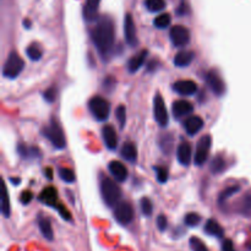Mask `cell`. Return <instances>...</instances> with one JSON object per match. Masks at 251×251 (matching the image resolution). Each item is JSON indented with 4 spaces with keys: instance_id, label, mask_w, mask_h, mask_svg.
I'll return each mask as SVG.
<instances>
[{
    "instance_id": "cell-7",
    "label": "cell",
    "mask_w": 251,
    "mask_h": 251,
    "mask_svg": "<svg viewBox=\"0 0 251 251\" xmlns=\"http://www.w3.org/2000/svg\"><path fill=\"white\" fill-rule=\"evenodd\" d=\"M211 145H212V140H211L210 135H205L201 137L198 142L195 152V164L196 166H202L207 159L208 154H210Z\"/></svg>"
},
{
    "instance_id": "cell-18",
    "label": "cell",
    "mask_w": 251,
    "mask_h": 251,
    "mask_svg": "<svg viewBox=\"0 0 251 251\" xmlns=\"http://www.w3.org/2000/svg\"><path fill=\"white\" fill-rule=\"evenodd\" d=\"M39 200L46 203L47 206H53L54 207L58 203V193H56L55 188L48 186V188L44 189L39 195Z\"/></svg>"
},
{
    "instance_id": "cell-14",
    "label": "cell",
    "mask_w": 251,
    "mask_h": 251,
    "mask_svg": "<svg viewBox=\"0 0 251 251\" xmlns=\"http://www.w3.org/2000/svg\"><path fill=\"white\" fill-rule=\"evenodd\" d=\"M109 168V172L112 173V176L117 179L119 183H123V181L126 180L127 178V169L122 162H118V161H112L108 166Z\"/></svg>"
},
{
    "instance_id": "cell-41",
    "label": "cell",
    "mask_w": 251,
    "mask_h": 251,
    "mask_svg": "<svg viewBox=\"0 0 251 251\" xmlns=\"http://www.w3.org/2000/svg\"><path fill=\"white\" fill-rule=\"evenodd\" d=\"M55 97H56L55 88H49V90H47L46 92H44V100H46L47 102H54Z\"/></svg>"
},
{
    "instance_id": "cell-6",
    "label": "cell",
    "mask_w": 251,
    "mask_h": 251,
    "mask_svg": "<svg viewBox=\"0 0 251 251\" xmlns=\"http://www.w3.org/2000/svg\"><path fill=\"white\" fill-rule=\"evenodd\" d=\"M114 217L120 225H130L131 221L134 220V208L126 201L119 202L114 208Z\"/></svg>"
},
{
    "instance_id": "cell-39",
    "label": "cell",
    "mask_w": 251,
    "mask_h": 251,
    "mask_svg": "<svg viewBox=\"0 0 251 251\" xmlns=\"http://www.w3.org/2000/svg\"><path fill=\"white\" fill-rule=\"evenodd\" d=\"M32 199H33V194H32L31 191H24V193L21 194V196H20V201H21L24 205H28L32 201Z\"/></svg>"
},
{
    "instance_id": "cell-11",
    "label": "cell",
    "mask_w": 251,
    "mask_h": 251,
    "mask_svg": "<svg viewBox=\"0 0 251 251\" xmlns=\"http://www.w3.org/2000/svg\"><path fill=\"white\" fill-rule=\"evenodd\" d=\"M124 34L126 43L129 46L135 47L137 44V37H136V28H135L134 20L130 14H126L124 20Z\"/></svg>"
},
{
    "instance_id": "cell-8",
    "label": "cell",
    "mask_w": 251,
    "mask_h": 251,
    "mask_svg": "<svg viewBox=\"0 0 251 251\" xmlns=\"http://www.w3.org/2000/svg\"><path fill=\"white\" fill-rule=\"evenodd\" d=\"M153 114L154 119H156V122L158 123L161 126H167V125H168V112H167L163 98H162V96L159 95V93H157L153 100Z\"/></svg>"
},
{
    "instance_id": "cell-28",
    "label": "cell",
    "mask_w": 251,
    "mask_h": 251,
    "mask_svg": "<svg viewBox=\"0 0 251 251\" xmlns=\"http://www.w3.org/2000/svg\"><path fill=\"white\" fill-rule=\"evenodd\" d=\"M146 7L151 12H158L166 7L164 0H146Z\"/></svg>"
},
{
    "instance_id": "cell-29",
    "label": "cell",
    "mask_w": 251,
    "mask_h": 251,
    "mask_svg": "<svg viewBox=\"0 0 251 251\" xmlns=\"http://www.w3.org/2000/svg\"><path fill=\"white\" fill-rule=\"evenodd\" d=\"M225 168H226V161L223 159L222 156H217L216 158H213L212 163H211V171H212V173L218 174L221 173V172L225 171Z\"/></svg>"
},
{
    "instance_id": "cell-43",
    "label": "cell",
    "mask_w": 251,
    "mask_h": 251,
    "mask_svg": "<svg viewBox=\"0 0 251 251\" xmlns=\"http://www.w3.org/2000/svg\"><path fill=\"white\" fill-rule=\"evenodd\" d=\"M46 174H47V176H46L47 178L50 179V180H51V179H53V176H51V174H53V172H51V169H47Z\"/></svg>"
},
{
    "instance_id": "cell-31",
    "label": "cell",
    "mask_w": 251,
    "mask_h": 251,
    "mask_svg": "<svg viewBox=\"0 0 251 251\" xmlns=\"http://www.w3.org/2000/svg\"><path fill=\"white\" fill-rule=\"evenodd\" d=\"M27 55H28V58L31 59V60H39V59L42 58L41 48H38L36 44H32V46H29L28 48H27Z\"/></svg>"
},
{
    "instance_id": "cell-24",
    "label": "cell",
    "mask_w": 251,
    "mask_h": 251,
    "mask_svg": "<svg viewBox=\"0 0 251 251\" xmlns=\"http://www.w3.org/2000/svg\"><path fill=\"white\" fill-rule=\"evenodd\" d=\"M205 232L207 233V234L212 235V237H217V238H222L223 234H225L223 228L218 225V222H216V221L213 220H208L207 222H206Z\"/></svg>"
},
{
    "instance_id": "cell-9",
    "label": "cell",
    "mask_w": 251,
    "mask_h": 251,
    "mask_svg": "<svg viewBox=\"0 0 251 251\" xmlns=\"http://www.w3.org/2000/svg\"><path fill=\"white\" fill-rule=\"evenodd\" d=\"M169 37H171L172 43L176 47H184L190 42V32L185 26H181V25L172 27Z\"/></svg>"
},
{
    "instance_id": "cell-13",
    "label": "cell",
    "mask_w": 251,
    "mask_h": 251,
    "mask_svg": "<svg viewBox=\"0 0 251 251\" xmlns=\"http://www.w3.org/2000/svg\"><path fill=\"white\" fill-rule=\"evenodd\" d=\"M103 140H104V144L107 146V149L109 150H115L118 146V136L117 131H115L114 127L112 125H105L102 130Z\"/></svg>"
},
{
    "instance_id": "cell-33",
    "label": "cell",
    "mask_w": 251,
    "mask_h": 251,
    "mask_svg": "<svg viewBox=\"0 0 251 251\" xmlns=\"http://www.w3.org/2000/svg\"><path fill=\"white\" fill-rule=\"evenodd\" d=\"M115 115H117V120H118V123H119L120 127H122V129H124L125 122H126V110H125L124 105H120V107H118L117 112H115Z\"/></svg>"
},
{
    "instance_id": "cell-37",
    "label": "cell",
    "mask_w": 251,
    "mask_h": 251,
    "mask_svg": "<svg viewBox=\"0 0 251 251\" xmlns=\"http://www.w3.org/2000/svg\"><path fill=\"white\" fill-rule=\"evenodd\" d=\"M54 207H55L56 210H58L59 215H60L61 217L64 218V220H66V221H70V220H71V215H70V212H69V211L66 210L65 207H64L63 203L58 202V203H56L55 206H54Z\"/></svg>"
},
{
    "instance_id": "cell-10",
    "label": "cell",
    "mask_w": 251,
    "mask_h": 251,
    "mask_svg": "<svg viewBox=\"0 0 251 251\" xmlns=\"http://www.w3.org/2000/svg\"><path fill=\"white\" fill-rule=\"evenodd\" d=\"M206 81H207V85L210 86V88L216 96L221 97L225 93V82H223V80L216 71H208L207 75H206Z\"/></svg>"
},
{
    "instance_id": "cell-23",
    "label": "cell",
    "mask_w": 251,
    "mask_h": 251,
    "mask_svg": "<svg viewBox=\"0 0 251 251\" xmlns=\"http://www.w3.org/2000/svg\"><path fill=\"white\" fill-rule=\"evenodd\" d=\"M38 227L46 239H53V228H51V223L48 218L43 217V216H38Z\"/></svg>"
},
{
    "instance_id": "cell-26",
    "label": "cell",
    "mask_w": 251,
    "mask_h": 251,
    "mask_svg": "<svg viewBox=\"0 0 251 251\" xmlns=\"http://www.w3.org/2000/svg\"><path fill=\"white\" fill-rule=\"evenodd\" d=\"M10 200L9 194H7V189L5 184H2V195H1V212L5 217L10 216Z\"/></svg>"
},
{
    "instance_id": "cell-2",
    "label": "cell",
    "mask_w": 251,
    "mask_h": 251,
    "mask_svg": "<svg viewBox=\"0 0 251 251\" xmlns=\"http://www.w3.org/2000/svg\"><path fill=\"white\" fill-rule=\"evenodd\" d=\"M100 194H102L105 205L109 207H114L119 203L122 190L114 180H112L110 178H103L100 181Z\"/></svg>"
},
{
    "instance_id": "cell-40",
    "label": "cell",
    "mask_w": 251,
    "mask_h": 251,
    "mask_svg": "<svg viewBox=\"0 0 251 251\" xmlns=\"http://www.w3.org/2000/svg\"><path fill=\"white\" fill-rule=\"evenodd\" d=\"M167 226H168L167 218L162 215L158 216V217H157V227H158V229L161 230V232H163V230L167 229Z\"/></svg>"
},
{
    "instance_id": "cell-20",
    "label": "cell",
    "mask_w": 251,
    "mask_h": 251,
    "mask_svg": "<svg viewBox=\"0 0 251 251\" xmlns=\"http://www.w3.org/2000/svg\"><path fill=\"white\" fill-rule=\"evenodd\" d=\"M178 161L180 162V164L188 167L191 162V146L188 142H183L180 146L178 147Z\"/></svg>"
},
{
    "instance_id": "cell-25",
    "label": "cell",
    "mask_w": 251,
    "mask_h": 251,
    "mask_svg": "<svg viewBox=\"0 0 251 251\" xmlns=\"http://www.w3.org/2000/svg\"><path fill=\"white\" fill-rule=\"evenodd\" d=\"M19 153L22 158L31 159V158H38V157H41L39 156L41 152H39L36 147H29V149H27V147H25L24 145L19 146Z\"/></svg>"
},
{
    "instance_id": "cell-15",
    "label": "cell",
    "mask_w": 251,
    "mask_h": 251,
    "mask_svg": "<svg viewBox=\"0 0 251 251\" xmlns=\"http://www.w3.org/2000/svg\"><path fill=\"white\" fill-rule=\"evenodd\" d=\"M173 114L176 118H181V117H185V115L190 114L191 112L194 110L193 104H191L189 100H176V102L173 103Z\"/></svg>"
},
{
    "instance_id": "cell-22",
    "label": "cell",
    "mask_w": 251,
    "mask_h": 251,
    "mask_svg": "<svg viewBox=\"0 0 251 251\" xmlns=\"http://www.w3.org/2000/svg\"><path fill=\"white\" fill-rule=\"evenodd\" d=\"M122 157L127 162L134 163L137 159V150L132 142H125L122 147Z\"/></svg>"
},
{
    "instance_id": "cell-12",
    "label": "cell",
    "mask_w": 251,
    "mask_h": 251,
    "mask_svg": "<svg viewBox=\"0 0 251 251\" xmlns=\"http://www.w3.org/2000/svg\"><path fill=\"white\" fill-rule=\"evenodd\" d=\"M173 88L176 92H178L181 96H191L195 95L198 91V85L191 80H181L176 81L173 85Z\"/></svg>"
},
{
    "instance_id": "cell-42",
    "label": "cell",
    "mask_w": 251,
    "mask_h": 251,
    "mask_svg": "<svg viewBox=\"0 0 251 251\" xmlns=\"http://www.w3.org/2000/svg\"><path fill=\"white\" fill-rule=\"evenodd\" d=\"M222 250H223V251H234V248H233V243H232V240L226 239L225 242H223Z\"/></svg>"
},
{
    "instance_id": "cell-27",
    "label": "cell",
    "mask_w": 251,
    "mask_h": 251,
    "mask_svg": "<svg viewBox=\"0 0 251 251\" xmlns=\"http://www.w3.org/2000/svg\"><path fill=\"white\" fill-rule=\"evenodd\" d=\"M171 21H172V17L169 14H162L159 15V16H157L156 19H154L153 24L154 26L157 27V28H167V27L171 25Z\"/></svg>"
},
{
    "instance_id": "cell-4",
    "label": "cell",
    "mask_w": 251,
    "mask_h": 251,
    "mask_svg": "<svg viewBox=\"0 0 251 251\" xmlns=\"http://www.w3.org/2000/svg\"><path fill=\"white\" fill-rule=\"evenodd\" d=\"M88 108H90L91 113L93 117L98 120V122H104L108 119L110 113V105L108 100H105L103 97L100 96H95L88 102Z\"/></svg>"
},
{
    "instance_id": "cell-30",
    "label": "cell",
    "mask_w": 251,
    "mask_h": 251,
    "mask_svg": "<svg viewBox=\"0 0 251 251\" xmlns=\"http://www.w3.org/2000/svg\"><path fill=\"white\" fill-rule=\"evenodd\" d=\"M59 176L65 183H74L75 181V173L69 168H60L59 169Z\"/></svg>"
},
{
    "instance_id": "cell-21",
    "label": "cell",
    "mask_w": 251,
    "mask_h": 251,
    "mask_svg": "<svg viewBox=\"0 0 251 251\" xmlns=\"http://www.w3.org/2000/svg\"><path fill=\"white\" fill-rule=\"evenodd\" d=\"M147 50H141L139 54L132 56L129 60V64H127V69H129L130 73H136L142 65H144L145 60L147 58Z\"/></svg>"
},
{
    "instance_id": "cell-1",
    "label": "cell",
    "mask_w": 251,
    "mask_h": 251,
    "mask_svg": "<svg viewBox=\"0 0 251 251\" xmlns=\"http://www.w3.org/2000/svg\"><path fill=\"white\" fill-rule=\"evenodd\" d=\"M91 38L98 53L103 59L109 58L115 41L114 22L109 16H102L97 20L91 31Z\"/></svg>"
},
{
    "instance_id": "cell-38",
    "label": "cell",
    "mask_w": 251,
    "mask_h": 251,
    "mask_svg": "<svg viewBox=\"0 0 251 251\" xmlns=\"http://www.w3.org/2000/svg\"><path fill=\"white\" fill-rule=\"evenodd\" d=\"M157 172V179H158L159 183H166L168 180V171L166 168H162V167H158L156 169Z\"/></svg>"
},
{
    "instance_id": "cell-3",
    "label": "cell",
    "mask_w": 251,
    "mask_h": 251,
    "mask_svg": "<svg viewBox=\"0 0 251 251\" xmlns=\"http://www.w3.org/2000/svg\"><path fill=\"white\" fill-rule=\"evenodd\" d=\"M43 135L54 145L56 149H64L65 147V136H64L63 129L60 124L55 119H51L48 126L43 130Z\"/></svg>"
},
{
    "instance_id": "cell-34",
    "label": "cell",
    "mask_w": 251,
    "mask_h": 251,
    "mask_svg": "<svg viewBox=\"0 0 251 251\" xmlns=\"http://www.w3.org/2000/svg\"><path fill=\"white\" fill-rule=\"evenodd\" d=\"M141 210L145 216H151L152 211H153V206H152V201L149 198H144L141 200Z\"/></svg>"
},
{
    "instance_id": "cell-17",
    "label": "cell",
    "mask_w": 251,
    "mask_h": 251,
    "mask_svg": "<svg viewBox=\"0 0 251 251\" xmlns=\"http://www.w3.org/2000/svg\"><path fill=\"white\" fill-rule=\"evenodd\" d=\"M184 127H185V131L193 136V135H196L202 129L203 120L200 117H190L184 123Z\"/></svg>"
},
{
    "instance_id": "cell-19",
    "label": "cell",
    "mask_w": 251,
    "mask_h": 251,
    "mask_svg": "<svg viewBox=\"0 0 251 251\" xmlns=\"http://www.w3.org/2000/svg\"><path fill=\"white\" fill-rule=\"evenodd\" d=\"M194 58H195L194 51L181 50L179 51L176 55V58H174V64H176V66H179V68H185V66H189L193 63Z\"/></svg>"
},
{
    "instance_id": "cell-16",
    "label": "cell",
    "mask_w": 251,
    "mask_h": 251,
    "mask_svg": "<svg viewBox=\"0 0 251 251\" xmlns=\"http://www.w3.org/2000/svg\"><path fill=\"white\" fill-rule=\"evenodd\" d=\"M100 0H86L85 7H83V16L87 21H95L98 20V7H100Z\"/></svg>"
},
{
    "instance_id": "cell-36",
    "label": "cell",
    "mask_w": 251,
    "mask_h": 251,
    "mask_svg": "<svg viewBox=\"0 0 251 251\" xmlns=\"http://www.w3.org/2000/svg\"><path fill=\"white\" fill-rule=\"evenodd\" d=\"M239 191V186H232V188H228L227 190L223 191L220 196V202H223L225 200H228L232 195H234L235 193Z\"/></svg>"
},
{
    "instance_id": "cell-32",
    "label": "cell",
    "mask_w": 251,
    "mask_h": 251,
    "mask_svg": "<svg viewBox=\"0 0 251 251\" xmlns=\"http://www.w3.org/2000/svg\"><path fill=\"white\" fill-rule=\"evenodd\" d=\"M200 221L201 217L195 212L188 213V215L185 216V218H184V222H185V225L188 226V227H196V226L200 223Z\"/></svg>"
},
{
    "instance_id": "cell-5",
    "label": "cell",
    "mask_w": 251,
    "mask_h": 251,
    "mask_svg": "<svg viewBox=\"0 0 251 251\" xmlns=\"http://www.w3.org/2000/svg\"><path fill=\"white\" fill-rule=\"evenodd\" d=\"M25 68V61L21 56L17 53L12 51L10 53V55L7 56L6 63L4 65V70H2V74H4L5 77L7 78H15L22 73Z\"/></svg>"
},
{
    "instance_id": "cell-35",
    "label": "cell",
    "mask_w": 251,
    "mask_h": 251,
    "mask_svg": "<svg viewBox=\"0 0 251 251\" xmlns=\"http://www.w3.org/2000/svg\"><path fill=\"white\" fill-rule=\"evenodd\" d=\"M190 247L193 251H208L207 248L205 247V244L199 238H191Z\"/></svg>"
}]
</instances>
